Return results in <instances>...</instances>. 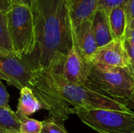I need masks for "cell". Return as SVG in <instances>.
<instances>
[{
  "instance_id": "obj_6",
  "label": "cell",
  "mask_w": 134,
  "mask_h": 133,
  "mask_svg": "<svg viewBox=\"0 0 134 133\" xmlns=\"http://www.w3.org/2000/svg\"><path fill=\"white\" fill-rule=\"evenodd\" d=\"M82 123L97 133H133L134 112L106 109L86 110L71 108Z\"/></svg>"
},
{
  "instance_id": "obj_16",
  "label": "cell",
  "mask_w": 134,
  "mask_h": 133,
  "mask_svg": "<svg viewBox=\"0 0 134 133\" xmlns=\"http://www.w3.org/2000/svg\"><path fill=\"white\" fill-rule=\"evenodd\" d=\"M0 49L11 50L12 45L9 35L6 14L0 12Z\"/></svg>"
},
{
  "instance_id": "obj_23",
  "label": "cell",
  "mask_w": 134,
  "mask_h": 133,
  "mask_svg": "<svg viewBox=\"0 0 134 133\" xmlns=\"http://www.w3.org/2000/svg\"><path fill=\"white\" fill-rule=\"evenodd\" d=\"M13 2H15L14 0H0V12L7 13L10 10Z\"/></svg>"
},
{
  "instance_id": "obj_25",
  "label": "cell",
  "mask_w": 134,
  "mask_h": 133,
  "mask_svg": "<svg viewBox=\"0 0 134 133\" xmlns=\"http://www.w3.org/2000/svg\"><path fill=\"white\" fill-rule=\"evenodd\" d=\"M126 106L128 107V108H129L130 110L134 109V91L132 98H131L130 100H128V101L126 103Z\"/></svg>"
},
{
  "instance_id": "obj_12",
  "label": "cell",
  "mask_w": 134,
  "mask_h": 133,
  "mask_svg": "<svg viewBox=\"0 0 134 133\" xmlns=\"http://www.w3.org/2000/svg\"><path fill=\"white\" fill-rule=\"evenodd\" d=\"M92 29L98 48L108 44L113 40L110 31L108 18L100 9H97L93 16Z\"/></svg>"
},
{
  "instance_id": "obj_11",
  "label": "cell",
  "mask_w": 134,
  "mask_h": 133,
  "mask_svg": "<svg viewBox=\"0 0 134 133\" xmlns=\"http://www.w3.org/2000/svg\"><path fill=\"white\" fill-rule=\"evenodd\" d=\"M98 8V0H68V9L72 29L86 19L93 16Z\"/></svg>"
},
{
  "instance_id": "obj_4",
  "label": "cell",
  "mask_w": 134,
  "mask_h": 133,
  "mask_svg": "<svg viewBox=\"0 0 134 133\" xmlns=\"http://www.w3.org/2000/svg\"><path fill=\"white\" fill-rule=\"evenodd\" d=\"M88 81V84L92 87L125 103L133 94L134 78L130 67L110 68L93 66Z\"/></svg>"
},
{
  "instance_id": "obj_15",
  "label": "cell",
  "mask_w": 134,
  "mask_h": 133,
  "mask_svg": "<svg viewBox=\"0 0 134 133\" xmlns=\"http://www.w3.org/2000/svg\"><path fill=\"white\" fill-rule=\"evenodd\" d=\"M20 122L11 108L0 107V129L7 133H20Z\"/></svg>"
},
{
  "instance_id": "obj_21",
  "label": "cell",
  "mask_w": 134,
  "mask_h": 133,
  "mask_svg": "<svg viewBox=\"0 0 134 133\" xmlns=\"http://www.w3.org/2000/svg\"><path fill=\"white\" fill-rule=\"evenodd\" d=\"M124 43H125V47H126V53L128 55L129 67L134 78V44L130 40L126 38L124 40Z\"/></svg>"
},
{
  "instance_id": "obj_20",
  "label": "cell",
  "mask_w": 134,
  "mask_h": 133,
  "mask_svg": "<svg viewBox=\"0 0 134 133\" xmlns=\"http://www.w3.org/2000/svg\"><path fill=\"white\" fill-rule=\"evenodd\" d=\"M123 4L126 14L127 27H130L134 25V0H125Z\"/></svg>"
},
{
  "instance_id": "obj_18",
  "label": "cell",
  "mask_w": 134,
  "mask_h": 133,
  "mask_svg": "<svg viewBox=\"0 0 134 133\" xmlns=\"http://www.w3.org/2000/svg\"><path fill=\"white\" fill-rule=\"evenodd\" d=\"M41 133H68L64 123L52 118L42 122V130Z\"/></svg>"
},
{
  "instance_id": "obj_26",
  "label": "cell",
  "mask_w": 134,
  "mask_h": 133,
  "mask_svg": "<svg viewBox=\"0 0 134 133\" xmlns=\"http://www.w3.org/2000/svg\"><path fill=\"white\" fill-rule=\"evenodd\" d=\"M15 2H19V3H22L24 5H27L28 6L31 7V3H32V0H14Z\"/></svg>"
},
{
  "instance_id": "obj_24",
  "label": "cell",
  "mask_w": 134,
  "mask_h": 133,
  "mask_svg": "<svg viewBox=\"0 0 134 133\" xmlns=\"http://www.w3.org/2000/svg\"><path fill=\"white\" fill-rule=\"evenodd\" d=\"M125 38L130 40L134 44V25L126 28V37Z\"/></svg>"
},
{
  "instance_id": "obj_7",
  "label": "cell",
  "mask_w": 134,
  "mask_h": 133,
  "mask_svg": "<svg viewBox=\"0 0 134 133\" xmlns=\"http://www.w3.org/2000/svg\"><path fill=\"white\" fill-rule=\"evenodd\" d=\"M30 62L13 51L0 49V79L19 90L27 86L33 71Z\"/></svg>"
},
{
  "instance_id": "obj_14",
  "label": "cell",
  "mask_w": 134,
  "mask_h": 133,
  "mask_svg": "<svg viewBox=\"0 0 134 133\" xmlns=\"http://www.w3.org/2000/svg\"><path fill=\"white\" fill-rule=\"evenodd\" d=\"M108 18L113 39H124L127 27L124 4L122 3L111 9Z\"/></svg>"
},
{
  "instance_id": "obj_22",
  "label": "cell",
  "mask_w": 134,
  "mask_h": 133,
  "mask_svg": "<svg viewBox=\"0 0 134 133\" xmlns=\"http://www.w3.org/2000/svg\"><path fill=\"white\" fill-rule=\"evenodd\" d=\"M9 95L0 79V107L4 108H10L9 105Z\"/></svg>"
},
{
  "instance_id": "obj_19",
  "label": "cell",
  "mask_w": 134,
  "mask_h": 133,
  "mask_svg": "<svg viewBox=\"0 0 134 133\" xmlns=\"http://www.w3.org/2000/svg\"><path fill=\"white\" fill-rule=\"evenodd\" d=\"M125 0H98V8L102 9L107 17L108 16V14L111 9L114 7L119 5L124 2Z\"/></svg>"
},
{
  "instance_id": "obj_13",
  "label": "cell",
  "mask_w": 134,
  "mask_h": 133,
  "mask_svg": "<svg viewBox=\"0 0 134 133\" xmlns=\"http://www.w3.org/2000/svg\"><path fill=\"white\" fill-rule=\"evenodd\" d=\"M41 109H43L42 103L28 86H25L20 90V98L16 111L20 119L30 118Z\"/></svg>"
},
{
  "instance_id": "obj_2",
  "label": "cell",
  "mask_w": 134,
  "mask_h": 133,
  "mask_svg": "<svg viewBox=\"0 0 134 133\" xmlns=\"http://www.w3.org/2000/svg\"><path fill=\"white\" fill-rule=\"evenodd\" d=\"M57 86L65 102L74 108L86 110L106 109L119 111H130L123 102L113 99L97 89L87 85H75L67 82L59 73L53 71Z\"/></svg>"
},
{
  "instance_id": "obj_28",
  "label": "cell",
  "mask_w": 134,
  "mask_h": 133,
  "mask_svg": "<svg viewBox=\"0 0 134 133\" xmlns=\"http://www.w3.org/2000/svg\"><path fill=\"white\" fill-rule=\"evenodd\" d=\"M133 133H134V132H133Z\"/></svg>"
},
{
  "instance_id": "obj_8",
  "label": "cell",
  "mask_w": 134,
  "mask_h": 133,
  "mask_svg": "<svg viewBox=\"0 0 134 133\" xmlns=\"http://www.w3.org/2000/svg\"><path fill=\"white\" fill-rule=\"evenodd\" d=\"M93 67L92 62L85 60L77 51L74 44L61 67L56 72L59 73L67 82L75 85H87L90 73Z\"/></svg>"
},
{
  "instance_id": "obj_10",
  "label": "cell",
  "mask_w": 134,
  "mask_h": 133,
  "mask_svg": "<svg viewBox=\"0 0 134 133\" xmlns=\"http://www.w3.org/2000/svg\"><path fill=\"white\" fill-rule=\"evenodd\" d=\"M92 20L93 16L86 19L73 29V44L75 49L85 60L90 62L98 48L92 29Z\"/></svg>"
},
{
  "instance_id": "obj_9",
  "label": "cell",
  "mask_w": 134,
  "mask_h": 133,
  "mask_svg": "<svg viewBox=\"0 0 134 133\" xmlns=\"http://www.w3.org/2000/svg\"><path fill=\"white\" fill-rule=\"evenodd\" d=\"M124 39H113L108 44L97 48L91 59L93 66L98 67H129L128 55Z\"/></svg>"
},
{
  "instance_id": "obj_3",
  "label": "cell",
  "mask_w": 134,
  "mask_h": 133,
  "mask_svg": "<svg viewBox=\"0 0 134 133\" xmlns=\"http://www.w3.org/2000/svg\"><path fill=\"white\" fill-rule=\"evenodd\" d=\"M42 103L49 117L64 123L71 114V108L65 102L57 86L51 69H36L27 85Z\"/></svg>"
},
{
  "instance_id": "obj_27",
  "label": "cell",
  "mask_w": 134,
  "mask_h": 133,
  "mask_svg": "<svg viewBox=\"0 0 134 133\" xmlns=\"http://www.w3.org/2000/svg\"><path fill=\"white\" fill-rule=\"evenodd\" d=\"M0 133H7L6 132H5L4 130H2V129H0Z\"/></svg>"
},
{
  "instance_id": "obj_5",
  "label": "cell",
  "mask_w": 134,
  "mask_h": 133,
  "mask_svg": "<svg viewBox=\"0 0 134 133\" xmlns=\"http://www.w3.org/2000/svg\"><path fill=\"white\" fill-rule=\"evenodd\" d=\"M5 14L13 51L21 57L28 56L35 47V25L31 7L13 2Z\"/></svg>"
},
{
  "instance_id": "obj_17",
  "label": "cell",
  "mask_w": 134,
  "mask_h": 133,
  "mask_svg": "<svg viewBox=\"0 0 134 133\" xmlns=\"http://www.w3.org/2000/svg\"><path fill=\"white\" fill-rule=\"evenodd\" d=\"M20 133H41L42 130V122L31 118H22L20 119Z\"/></svg>"
},
{
  "instance_id": "obj_1",
  "label": "cell",
  "mask_w": 134,
  "mask_h": 133,
  "mask_svg": "<svg viewBox=\"0 0 134 133\" xmlns=\"http://www.w3.org/2000/svg\"><path fill=\"white\" fill-rule=\"evenodd\" d=\"M35 47L25 57L35 70L57 71L73 46L68 0H32Z\"/></svg>"
}]
</instances>
